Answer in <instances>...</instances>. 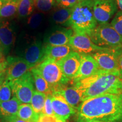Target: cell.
<instances>
[{"mask_svg": "<svg viewBox=\"0 0 122 122\" xmlns=\"http://www.w3.org/2000/svg\"><path fill=\"white\" fill-rule=\"evenodd\" d=\"M35 68L50 85L53 93L71 81L64 75L57 61L53 59L46 58Z\"/></svg>", "mask_w": 122, "mask_h": 122, "instance_id": "cell-4", "label": "cell"}, {"mask_svg": "<svg viewBox=\"0 0 122 122\" xmlns=\"http://www.w3.org/2000/svg\"><path fill=\"white\" fill-rule=\"evenodd\" d=\"M10 85L14 97L22 103H30L34 92V81L31 71L14 80L10 81Z\"/></svg>", "mask_w": 122, "mask_h": 122, "instance_id": "cell-7", "label": "cell"}, {"mask_svg": "<svg viewBox=\"0 0 122 122\" xmlns=\"http://www.w3.org/2000/svg\"><path fill=\"white\" fill-rule=\"evenodd\" d=\"M72 51L74 50L68 44L61 46L45 45V58L58 61L67 56Z\"/></svg>", "mask_w": 122, "mask_h": 122, "instance_id": "cell-20", "label": "cell"}, {"mask_svg": "<svg viewBox=\"0 0 122 122\" xmlns=\"http://www.w3.org/2000/svg\"><path fill=\"white\" fill-rule=\"evenodd\" d=\"M117 10L115 0H94L93 14L97 24L108 23Z\"/></svg>", "mask_w": 122, "mask_h": 122, "instance_id": "cell-8", "label": "cell"}, {"mask_svg": "<svg viewBox=\"0 0 122 122\" xmlns=\"http://www.w3.org/2000/svg\"><path fill=\"white\" fill-rule=\"evenodd\" d=\"M80 55V66L77 75L71 81L72 83L93 75L100 70L97 62L91 54Z\"/></svg>", "mask_w": 122, "mask_h": 122, "instance_id": "cell-16", "label": "cell"}, {"mask_svg": "<svg viewBox=\"0 0 122 122\" xmlns=\"http://www.w3.org/2000/svg\"><path fill=\"white\" fill-rule=\"evenodd\" d=\"M122 54V46L115 48H105L91 54L98 65L99 69L107 73L119 74L118 61Z\"/></svg>", "mask_w": 122, "mask_h": 122, "instance_id": "cell-6", "label": "cell"}, {"mask_svg": "<svg viewBox=\"0 0 122 122\" xmlns=\"http://www.w3.org/2000/svg\"><path fill=\"white\" fill-rule=\"evenodd\" d=\"M30 71L32 74L34 85L36 89V91L43 93L46 95L52 94V88L48 82L42 77V76L36 71L35 67L32 68Z\"/></svg>", "mask_w": 122, "mask_h": 122, "instance_id": "cell-22", "label": "cell"}, {"mask_svg": "<svg viewBox=\"0 0 122 122\" xmlns=\"http://www.w3.org/2000/svg\"><path fill=\"white\" fill-rule=\"evenodd\" d=\"M6 60L7 63L6 80L9 81L19 78L32 68V67L22 57L8 56Z\"/></svg>", "mask_w": 122, "mask_h": 122, "instance_id": "cell-9", "label": "cell"}, {"mask_svg": "<svg viewBox=\"0 0 122 122\" xmlns=\"http://www.w3.org/2000/svg\"><path fill=\"white\" fill-rule=\"evenodd\" d=\"M74 31L71 28L56 26L45 35L44 44L45 45L61 46L69 44Z\"/></svg>", "mask_w": 122, "mask_h": 122, "instance_id": "cell-11", "label": "cell"}, {"mask_svg": "<svg viewBox=\"0 0 122 122\" xmlns=\"http://www.w3.org/2000/svg\"><path fill=\"white\" fill-rule=\"evenodd\" d=\"M56 6V0H35V7L40 13H47Z\"/></svg>", "mask_w": 122, "mask_h": 122, "instance_id": "cell-27", "label": "cell"}, {"mask_svg": "<svg viewBox=\"0 0 122 122\" xmlns=\"http://www.w3.org/2000/svg\"><path fill=\"white\" fill-rule=\"evenodd\" d=\"M72 84L83 92V102L104 94H122V80L119 74L107 73L101 70Z\"/></svg>", "mask_w": 122, "mask_h": 122, "instance_id": "cell-2", "label": "cell"}, {"mask_svg": "<svg viewBox=\"0 0 122 122\" xmlns=\"http://www.w3.org/2000/svg\"></svg>", "mask_w": 122, "mask_h": 122, "instance_id": "cell-44", "label": "cell"}, {"mask_svg": "<svg viewBox=\"0 0 122 122\" xmlns=\"http://www.w3.org/2000/svg\"><path fill=\"white\" fill-rule=\"evenodd\" d=\"M20 103L15 97L7 101L0 102V122H3L17 115Z\"/></svg>", "mask_w": 122, "mask_h": 122, "instance_id": "cell-18", "label": "cell"}, {"mask_svg": "<svg viewBox=\"0 0 122 122\" xmlns=\"http://www.w3.org/2000/svg\"><path fill=\"white\" fill-rule=\"evenodd\" d=\"M57 122H67L65 121V120H60V119H57Z\"/></svg>", "mask_w": 122, "mask_h": 122, "instance_id": "cell-41", "label": "cell"}, {"mask_svg": "<svg viewBox=\"0 0 122 122\" xmlns=\"http://www.w3.org/2000/svg\"><path fill=\"white\" fill-rule=\"evenodd\" d=\"M78 3V0H56V7L65 9H72Z\"/></svg>", "mask_w": 122, "mask_h": 122, "instance_id": "cell-30", "label": "cell"}, {"mask_svg": "<svg viewBox=\"0 0 122 122\" xmlns=\"http://www.w3.org/2000/svg\"><path fill=\"white\" fill-rule=\"evenodd\" d=\"M89 122H100V121H92Z\"/></svg>", "mask_w": 122, "mask_h": 122, "instance_id": "cell-43", "label": "cell"}, {"mask_svg": "<svg viewBox=\"0 0 122 122\" xmlns=\"http://www.w3.org/2000/svg\"><path fill=\"white\" fill-rule=\"evenodd\" d=\"M6 80V71L0 73V86Z\"/></svg>", "mask_w": 122, "mask_h": 122, "instance_id": "cell-36", "label": "cell"}, {"mask_svg": "<svg viewBox=\"0 0 122 122\" xmlns=\"http://www.w3.org/2000/svg\"><path fill=\"white\" fill-rule=\"evenodd\" d=\"M44 20V15L42 13H33L27 18L26 25L30 30H36L42 25Z\"/></svg>", "mask_w": 122, "mask_h": 122, "instance_id": "cell-26", "label": "cell"}, {"mask_svg": "<svg viewBox=\"0 0 122 122\" xmlns=\"http://www.w3.org/2000/svg\"><path fill=\"white\" fill-rule=\"evenodd\" d=\"M37 122H57V119L55 116L41 114Z\"/></svg>", "mask_w": 122, "mask_h": 122, "instance_id": "cell-32", "label": "cell"}, {"mask_svg": "<svg viewBox=\"0 0 122 122\" xmlns=\"http://www.w3.org/2000/svg\"><path fill=\"white\" fill-rule=\"evenodd\" d=\"M51 96L53 112L57 119L67 121L71 116L77 112V110L68 104L65 99L60 94L53 93Z\"/></svg>", "mask_w": 122, "mask_h": 122, "instance_id": "cell-15", "label": "cell"}, {"mask_svg": "<svg viewBox=\"0 0 122 122\" xmlns=\"http://www.w3.org/2000/svg\"><path fill=\"white\" fill-rule=\"evenodd\" d=\"M6 0H0V9H1V7L4 4V3L5 2Z\"/></svg>", "mask_w": 122, "mask_h": 122, "instance_id": "cell-38", "label": "cell"}, {"mask_svg": "<svg viewBox=\"0 0 122 122\" xmlns=\"http://www.w3.org/2000/svg\"><path fill=\"white\" fill-rule=\"evenodd\" d=\"M57 62L64 75L72 81L80 68L81 55L76 51H72Z\"/></svg>", "mask_w": 122, "mask_h": 122, "instance_id": "cell-13", "label": "cell"}, {"mask_svg": "<svg viewBox=\"0 0 122 122\" xmlns=\"http://www.w3.org/2000/svg\"><path fill=\"white\" fill-rule=\"evenodd\" d=\"M94 0L79 2L72 9L68 27L75 33L88 35L97 26L93 14Z\"/></svg>", "mask_w": 122, "mask_h": 122, "instance_id": "cell-3", "label": "cell"}, {"mask_svg": "<svg viewBox=\"0 0 122 122\" xmlns=\"http://www.w3.org/2000/svg\"><path fill=\"white\" fill-rule=\"evenodd\" d=\"M88 1V0H78L79 2H84V1Z\"/></svg>", "mask_w": 122, "mask_h": 122, "instance_id": "cell-42", "label": "cell"}, {"mask_svg": "<svg viewBox=\"0 0 122 122\" xmlns=\"http://www.w3.org/2000/svg\"><path fill=\"white\" fill-rule=\"evenodd\" d=\"M3 122H27L24 120L21 119L19 118H18V116H15V117H14L13 118L9 119L6 120V121Z\"/></svg>", "mask_w": 122, "mask_h": 122, "instance_id": "cell-35", "label": "cell"}, {"mask_svg": "<svg viewBox=\"0 0 122 122\" xmlns=\"http://www.w3.org/2000/svg\"><path fill=\"white\" fill-rule=\"evenodd\" d=\"M51 98H52L51 94L47 95L45 105H44L43 112H42V114H45V115H48L54 116V112H53V110L52 103H51Z\"/></svg>", "mask_w": 122, "mask_h": 122, "instance_id": "cell-31", "label": "cell"}, {"mask_svg": "<svg viewBox=\"0 0 122 122\" xmlns=\"http://www.w3.org/2000/svg\"><path fill=\"white\" fill-rule=\"evenodd\" d=\"M14 97L10 81L6 80L0 86V102L9 101Z\"/></svg>", "mask_w": 122, "mask_h": 122, "instance_id": "cell-28", "label": "cell"}, {"mask_svg": "<svg viewBox=\"0 0 122 122\" xmlns=\"http://www.w3.org/2000/svg\"><path fill=\"white\" fill-rule=\"evenodd\" d=\"M5 59L4 55H3L2 54H0V62H1V61L5 60Z\"/></svg>", "mask_w": 122, "mask_h": 122, "instance_id": "cell-39", "label": "cell"}, {"mask_svg": "<svg viewBox=\"0 0 122 122\" xmlns=\"http://www.w3.org/2000/svg\"><path fill=\"white\" fill-rule=\"evenodd\" d=\"M45 45L42 41L35 39L24 49L22 57L32 68L41 63L46 59Z\"/></svg>", "mask_w": 122, "mask_h": 122, "instance_id": "cell-10", "label": "cell"}, {"mask_svg": "<svg viewBox=\"0 0 122 122\" xmlns=\"http://www.w3.org/2000/svg\"><path fill=\"white\" fill-rule=\"evenodd\" d=\"M35 7V0H20L17 11L18 18H28L33 14Z\"/></svg>", "mask_w": 122, "mask_h": 122, "instance_id": "cell-24", "label": "cell"}, {"mask_svg": "<svg viewBox=\"0 0 122 122\" xmlns=\"http://www.w3.org/2000/svg\"><path fill=\"white\" fill-rule=\"evenodd\" d=\"M16 40V32L14 26L7 20H0V42L2 53L6 56L10 52Z\"/></svg>", "mask_w": 122, "mask_h": 122, "instance_id": "cell-14", "label": "cell"}, {"mask_svg": "<svg viewBox=\"0 0 122 122\" xmlns=\"http://www.w3.org/2000/svg\"><path fill=\"white\" fill-rule=\"evenodd\" d=\"M110 24L122 37V11L117 12Z\"/></svg>", "mask_w": 122, "mask_h": 122, "instance_id": "cell-29", "label": "cell"}, {"mask_svg": "<svg viewBox=\"0 0 122 122\" xmlns=\"http://www.w3.org/2000/svg\"><path fill=\"white\" fill-rule=\"evenodd\" d=\"M53 93L60 94L68 104L76 110L78 109L81 103L83 102V92L79 88L73 84L70 86L67 85L64 86Z\"/></svg>", "mask_w": 122, "mask_h": 122, "instance_id": "cell-17", "label": "cell"}, {"mask_svg": "<svg viewBox=\"0 0 122 122\" xmlns=\"http://www.w3.org/2000/svg\"><path fill=\"white\" fill-rule=\"evenodd\" d=\"M17 116L18 118L27 122H37L40 114L33 110L30 104L22 103L19 105Z\"/></svg>", "mask_w": 122, "mask_h": 122, "instance_id": "cell-21", "label": "cell"}, {"mask_svg": "<svg viewBox=\"0 0 122 122\" xmlns=\"http://www.w3.org/2000/svg\"><path fill=\"white\" fill-rule=\"evenodd\" d=\"M118 71L119 73V77L122 80V54L120 56L118 61Z\"/></svg>", "mask_w": 122, "mask_h": 122, "instance_id": "cell-34", "label": "cell"}, {"mask_svg": "<svg viewBox=\"0 0 122 122\" xmlns=\"http://www.w3.org/2000/svg\"><path fill=\"white\" fill-rule=\"evenodd\" d=\"M117 7L120 11H122V0H115Z\"/></svg>", "mask_w": 122, "mask_h": 122, "instance_id": "cell-37", "label": "cell"}, {"mask_svg": "<svg viewBox=\"0 0 122 122\" xmlns=\"http://www.w3.org/2000/svg\"><path fill=\"white\" fill-rule=\"evenodd\" d=\"M72 9L56 7L50 15V22L57 26L67 28L71 17Z\"/></svg>", "mask_w": 122, "mask_h": 122, "instance_id": "cell-19", "label": "cell"}, {"mask_svg": "<svg viewBox=\"0 0 122 122\" xmlns=\"http://www.w3.org/2000/svg\"><path fill=\"white\" fill-rule=\"evenodd\" d=\"M7 67V63L6 59L0 62V73L6 71Z\"/></svg>", "mask_w": 122, "mask_h": 122, "instance_id": "cell-33", "label": "cell"}, {"mask_svg": "<svg viewBox=\"0 0 122 122\" xmlns=\"http://www.w3.org/2000/svg\"><path fill=\"white\" fill-rule=\"evenodd\" d=\"M3 54L2 53V46H1V42H0V54ZM4 55V54H3Z\"/></svg>", "mask_w": 122, "mask_h": 122, "instance_id": "cell-40", "label": "cell"}, {"mask_svg": "<svg viewBox=\"0 0 122 122\" xmlns=\"http://www.w3.org/2000/svg\"><path fill=\"white\" fill-rule=\"evenodd\" d=\"M88 36L96 45L102 48H115L122 46V37L108 23L98 24Z\"/></svg>", "mask_w": 122, "mask_h": 122, "instance_id": "cell-5", "label": "cell"}, {"mask_svg": "<svg viewBox=\"0 0 122 122\" xmlns=\"http://www.w3.org/2000/svg\"><path fill=\"white\" fill-rule=\"evenodd\" d=\"M47 95L43 93L34 91L30 101V105L36 113L42 114Z\"/></svg>", "mask_w": 122, "mask_h": 122, "instance_id": "cell-25", "label": "cell"}, {"mask_svg": "<svg viewBox=\"0 0 122 122\" xmlns=\"http://www.w3.org/2000/svg\"><path fill=\"white\" fill-rule=\"evenodd\" d=\"M68 45H70L74 51L80 54H91L106 48L96 45L87 35L83 33H74Z\"/></svg>", "mask_w": 122, "mask_h": 122, "instance_id": "cell-12", "label": "cell"}, {"mask_svg": "<svg viewBox=\"0 0 122 122\" xmlns=\"http://www.w3.org/2000/svg\"><path fill=\"white\" fill-rule=\"evenodd\" d=\"M122 122V94H104L88 99L76 112V122Z\"/></svg>", "mask_w": 122, "mask_h": 122, "instance_id": "cell-1", "label": "cell"}, {"mask_svg": "<svg viewBox=\"0 0 122 122\" xmlns=\"http://www.w3.org/2000/svg\"><path fill=\"white\" fill-rule=\"evenodd\" d=\"M20 0H6L0 9V19L9 18L17 13Z\"/></svg>", "mask_w": 122, "mask_h": 122, "instance_id": "cell-23", "label": "cell"}]
</instances>
